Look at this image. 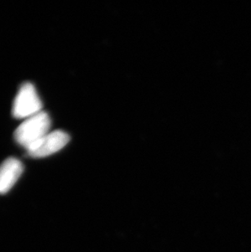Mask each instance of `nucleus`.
I'll return each mask as SVG.
<instances>
[{
	"instance_id": "1",
	"label": "nucleus",
	"mask_w": 251,
	"mask_h": 252,
	"mask_svg": "<svg viewBox=\"0 0 251 252\" xmlns=\"http://www.w3.org/2000/svg\"><path fill=\"white\" fill-rule=\"evenodd\" d=\"M51 125L52 122L49 115L41 111L25 119L15 131V140L26 150L50 132Z\"/></svg>"
},
{
	"instance_id": "2",
	"label": "nucleus",
	"mask_w": 251,
	"mask_h": 252,
	"mask_svg": "<svg viewBox=\"0 0 251 252\" xmlns=\"http://www.w3.org/2000/svg\"><path fill=\"white\" fill-rule=\"evenodd\" d=\"M43 103L34 86L25 83L20 88L12 105V114L16 119H28L42 111Z\"/></svg>"
},
{
	"instance_id": "3",
	"label": "nucleus",
	"mask_w": 251,
	"mask_h": 252,
	"mask_svg": "<svg viewBox=\"0 0 251 252\" xmlns=\"http://www.w3.org/2000/svg\"><path fill=\"white\" fill-rule=\"evenodd\" d=\"M69 135L64 131H51L27 148L26 151L32 158L48 157L62 150L69 143Z\"/></svg>"
},
{
	"instance_id": "4",
	"label": "nucleus",
	"mask_w": 251,
	"mask_h": 252,
	"mask_svg": "<svg viewBox=\"0 0 251 252\" xmlns=\"http://www.w3.org/2000/svg\"><path fill=\"white\" fill-rule=\"evenodd\" d=\"M24 171L22 162L9 158L0 165V194L7 193L17 183Z\"/></svg>"
}]
</instances>
